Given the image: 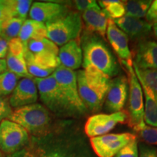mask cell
Listing matches in <instances>:
<instances>
[{
	"mask_svg": "<svg viewBox=\"0 0 157 157\" xmlns=\"http://www.w3.org/2000/svg\"><path fill=\"white\" fill-rule=\"evenodd\" d=\"M24 56L25 54H15L7 52L5 59L7 70L16 74L20 78H33L27 70Z\"/></svg>",
	"mask_w": 157,
	"mask_h": 157,
	"instance_id": "44dd1931",
	"label": "cell"
},
{
	"mask_svg": "<svg viewBox=\"0 0 157 157\" xmlns=\"http://www.w3.org/2000/svg\"><path fill=\"white\" fill-rule=\"evenodd\" d=\"M152 1L147 0H131L124 2L125 15L140 19L146 17Z\"/></svg>",
	"mask_w": 157,
	"mask_h": 157,
	"instance_id": "603a6c76",
	"label": "cell"
},
{
	"mask_svg": "<svg viewBox=\"0 0 157 157\" xmlns=\"http://www.w3.org/2000/svg\"><path fill=\"white\" fill-rule=\"evenodd\" d=\"M17 38L25 46L30 40L47 38V29L45 23L32 19H26L22 25Z\"/></svg>",
	"mask_w": 157,
	"mask_h": 157,
	"instance_id": "d6986e66",
	"label": "cell"
},
{
	"mask_svg": "<svg viewBox=\"0 0 157 157\" xmlns=\"http://www.w3.org/2000/svg\"><path fill=\"white\" fill-rule=\"evenodd\" d=\"M13 110L10 104L9 97H0V123L8 119Z\"/></svg>",
	"mask_w": 157,
	"mask_h": 157,
	"instance_id": "1f68e13d",
	"label": "cell"
},
{
	"mask_svg": "<svg viewBox=\"0 0 157 157\" xmlns=\"http://www.w3.org/2000/svg\"><path fill=\"white\" fill-rule=\"evenodd\" d=\"M139 157H157L156 150L146 145H140Z\"/></svg>",
	"mask_w": 157,
	"mask_h": 157,
	"instance_id": "e575fe53",
	"label": "cell"
},
{
	"mask_svg": "<svg viewBox=\"0 0 157 157\" xmlns=\"http://www.w3.org/2000/svg\"><path fill=\"white\" fill-rule=\"evenodd\" d=\"M52 154H53V157H67L65 156L64 154H60L59 152H52Z\"/></svg>",
	"mask_w": 157,
	"mask_h": 157,
	"instance_id": "f35d334b",
	"label": "cell"
},
{
	"mask_svg": "<svg viewBox=\"0 0 157 157\" xmlns=\"http://www.w3.org/2000/svg\"><path fill=\"white\" fill-rule=\"evenodd\" d=\"M25 20L12 17L6 20L0 29V36L7 42L11 39L17 38L22 25Z\"/></svg>",
	"mask_w": 157,
	"mask_h": 157,
	"instance_id": "d4e9b609",
	"label": "cell"
},
{
	"mask_svg": "<svg viewBox=\"0 0 157 157\" xmlns=\"http://www.w3.org/2000/svg\"><path fill=\"white\" fill-rule=\"evenodd\" d=\"M34 80L41 101L50 112L57 115L76 114L53 76L51 75L46 78H34Z\"/></svg>",
	"mask_w": 157,
	"mask_h": 157,
	"instance_id": "277c9868",
	"label": "cell"
},
{
	"mask_svg": "<svg viewBox=\"0 0 157 157\" xmlns=\"http://www.w3.org/2000/svg\"><path fill=\"white\" fill-rule=\"evenodd\" d=\"M20 77L6 70L0 74V97H8L16 87Z\"/></svg>",
	"mask_w": 157,
	"mask_h": 157,
	"instance_id": "4316f807",
	"label": "cell"
},
{
	"mask_svg": "<svg viewBox=\"0 0 157 157\" xmlns=\"http://www.w3.org/2000/svg\"><path fill=\"white\" fill-rule=\"evenodd\" d=\"M67 13L66 7L60 4L36 2L31 5L29 11L31 19L44 23L50 22Z\"/></svg>",
	"mask_w": 157,
	"mask_h": 157,
	"instance_id": "5bb4252c",
	"label": "cell"
},
{
	"mask_svg": "<svg viewBox=\"0 0 157 157\" xmlns=\"http://www.w3.org/2000/svg\"><path fill=\"white\" fill-rule=\"evenodd\" d=\"M76 73L78 94L84 105L92 112L98 111L105 102L110 77L90 66Z\"/></svg>",
	"mask_w": 157,
	"mask_h": 157,
	"instance_id": "6da1fadb",
	"label": "cell"
},
{
	"mask_svg": "<svg viewBox=\"0 0 157 157\" xmlns=\"http://www.w3.org/2000/svg\"><path fill=\"white\" fill-rule=\"evenodd\" d=\"M7 70V64L5 59H0V74Z\"/></svg>",
	"mask_w": 157,
	"mask_h": 157,
	"instance_id": "74e56055",
	"label": "cell"
},
{
	"mask_svg": "<svg viewBox=\"0 0 157 157\" xmlns=\"http://www.w3.org/2000/svg\"><path fill=\"white\" fill-rule=\"evenodd\" d=\"M81 47L83 68L93 66L110 78L117 75L119 67L117 60L101 39L96 36H84Z\"/></svg>",
	"mask_w": 157,
	"mask_h": 157,
	"instance_id": "7a4b0ae2",
	"label": "cell"
},
{
	"mask_svg": "<svg viewBox=\"0 0 157 157\" xmlns=\"http://www.w3.org/2000/svg\"><path fill=\"white\" fill-rule=\"evenodd\" d=\"M128 112L125 110L111 113H98L89 117L84 126L88 137H95L106 135L118 124L128 121Z\"/></svg>",
	"mask_w": 157,
	"mask_h": 157,
	"instance_id": "30bf717a",
	"label": "cell"
},
{
	"mask_svg": "<svg viewBox=\"0 0 157 157\" xmlns=\"http://www.w3.org/2000/svg\"><path fill=\"white\" fill-rule=\"evenodd\" d=\"M113 21L127 36L132 39L145 38L151 34L152 30V24L150 23L127 15Z\"/></svg>",
	"mask_w": 157,
	"mask_h": 157,
	"instance_id": "9a60e30c",
	"label": "cell"
},
{
	"mask_svg": "<svg viewBox=\"0 0 157 157\" xmlns=\"http://www.w3.org/2000/svg\"><path fill=\"white\" fill-rule=\"evenodd\" d=\"M146 17L149 22L153 23V24L157 23V0L152 2Z\"/></svg>",
	"mask_w": 157,
	"mask_h": 157,
	"instance_id": "836d02e7",
	"label": "cell"
},
{
	"mask_svg": "<svg viewBox=\"0 0 157 157\" xmlns=\"http://www.w3.org/2000/svg\"><path fill=\"white\" fill-rule=\"evenodd\" d=\"M52 76L61 88L76 114H84L87 109L78 94L76 72L60 65Z\"/></svg>",
	"mask_w": 157,
	"mask_h": 157,
	"instance_id": "ba28073f",
	"label": "cell"
},
{
	"mask_svg": "<svg viewBox=\"0 0 157 157\" xmlns=\"http://www.w3.org/2000/svg\"><path fill=\"white\" fill-rule=\"evenodd\" d=\"M138 78L142 87L144 103V121L149 126L157 127V97L142 80Z\"/></svg>",
	"mask_w": 157,
	"mask_h": 157,
	"instance_id": "ffe728a7",
	"label": "cell"
},
{
	"mask_svg": "<svg viewBox=\"0 0 157 157\" xmlns=\"http://www.w3.org/2000/svg\"><path fill=\"white\" fill-rule=\"evenodd\" d=\"M143 141L150 145L157 146V127L146 125L143 123L133 129Z\"/></svg>",
	"mask_w": 157,
	"mask_h": 157,
	"instance_id": "f1b7e54d",
	"label": "cell"
},
{
	"mask_svg": "<svg viewBox=\"0 0 157 157\" xmlns=\"http://www.w3.org/2000/svg\"><path fill=\"white\" fill-rule=\"evenodd\" d=\"M129 82L125 76L111 80L105 99V108L111 113L122 111L128 95Z\"/></svg>",
	"mask_w": 157,
	"mask_h": 157,
	"instance_id": "8fae6325",
	"label": "cell"
},
{
	"mask_svg": "<svg viewBox=\"0 0 157 157\" xmlns=\"http://www.w3.org/2000/svg\"><path fill=\"white\" fill-rule=\"evenodd\" d=\"M29 138V132L21 125L8 119L0 123V150L7 156L26 146Z\"/></svg>",
	"mask_w": 157,
	"mask_h": 157,
	"instance_id": "52a82bcc",
	"label": "cell"
},
{
	"mask_svg": "<svg viewBox=\"0 0 157 157\" xmlns=\"http://www.w3.org/2000/svg\"><path fill=\"white\" fill-rule=\"evenodd\" d=\"M10 18L6 8L5 0H0V29L6 20Z\"/></svg>",
	"mask_w": 157,
	"mask_h": 157,
	"instance_id": "d590c367",
	"label": "cell"
},
{
	"mask_svg": "<svg viewBox=\"0 0 157 157\" xmlns=\"http://www.w3.org/2000/svg\"><path fill=\"white\" fill-rule=\"evenodd\" d=\"M82 17L84 20L85 27L88 31L98 33L100 36L105 39L109 18L99 5H97L84 11Z\"/></svg>",
	"mask_w": 157,
	"mask_h": 157,
	"instance_id": "ac0fdd59",
	"label": "cell"
},
{
	"mask_svg": "<svg viewBox=\"0 0 157 157\" xmlns=\"http://www.w3.org/2000/svg\"><path fill=\"white\" fill-rule=\"evenodd\" d=\"M98 4L109 19L117 20L125 15L124 2L117 0H105L99 1Z\"/></svg>",
	"mask_w": 157,
	"mask_h": 157,
	"instance_id": "cb8c5ba5",
	"label": "cell"
},
{
	"mask_svg": "<svg viewBox=\"0 0 157 157\" xmlns=\"http://www.w3.org/2000/svg\"><path fill=\"white\" fill-rule=\"evenodd\" d=\"M136 139L132 133H112L90 138V144L98 157H114L127 144Z\"/></svg>",
	"mask_w": 157,
	"mask_h": 157,
	"instance_id": "9c48e42d",
	"label": "cell"
},
{
	"mask_svg": "<svg viewBox=\"0 0 157 157\" xmlns=\"http://www.w3.org/2000/svg\"><path fill=\"white\" fill-rule=\"evenodd\" d=\"M0 157H2V156H0Z\"/></svg>",
	"mask_w": 157,
	"mask_h": 157,
	"instance_id": "60d3db41",
	"label": "cell"
},
{
	"mask_svg": "<svg viewBox=\"0 0 157 157\" xmlns=\"http://www.w3.org/2000/svg\"><path fill=\"white\" fill-rule=\"evenodd\" d=\"M26 50L32 54L47 52L58 54L59 52L58 47L48 38L29 41L26 45Z\"/></svg>",
	"mask_w": 157,
	"mask_h": 157,
	"instance_id": "484cf974",
	"label": "cell"
},
{
	"mask_svg": "<svg viewBox=\"0 0 157 157\" xmlns=\"http://www.w3.org/2000/svg\"><path fill=\"white\" fill-rule=\"evenodd\" d=\"M58 58L60 66L73 71L78 69L83 62V53L78 39H74L60 47Z\"/></svg>",
	"mask_w": 157,
	"mask_h": 157,
	"instance_id": "2e32d148",
	"label": "cell"
},
{
	"mask_svg": "<svg viewBox=\"0 0 157 157\" xmlns=\"http://www.w3.org/2000/svg\"><path fill=\"white\" fill-rule=\"evenodd\" d=\"M38 89L34 78H22L9 96L12 108L17 109L36 103L38 100Z\"/></svg>",
	"mask_w": 157,
	"mask_h": 157,
	"instance_id": "7c38bea8",
	"label": "cell"
},
{
	"mask_svg": "<svg viewBox=\"0 0 157 157\" xmlns=\"http://www.w3.org/2000/svg\"><path fill=\"white\" fill-rule=\"evenodd\" d=\"M115 157H139V150L137 139L124 147Z\"/></svg>",
	"mask_w": 157,
	"mask_h": 157,
	"instance_id": "4dcf8cb0",
	"label": "cell"
},
{
	"mask_svg": "<svg viewBox=\"0 0 157 157\" xmlns=\"http://www.w3.org/2000/svg\"><path fill=\"white\" fill-rule=\"evenodd\" d=\"M74 4H75L76 9L82 11V13L98 5L97 2L94 0H76L74 2Z\"/></svg>",
	"mask_w": 157,
	"mask_h": 157,
	"instance_id": "d6a6232c",
	"label": "cell"
},
{
	"mask_svg": "<svg viewBox=\"0 0 157 157\" xmlns=\"http://www.w3.org/2000/svg\"><path fill=\"white\" fill-rule=\"evenodd\" d=\"M6 8L10 18L16 17L26 20L32 5L30 0H5Z\"/></svg>",
	"mask_w": 157,
	"mask_h": 157,
	"instance_id": "7402d4cb",
	"label": "cell"
},
{
	"mask_svg": "<svg viewBox=\"0 0 157 157\" xmlns=\"http://www.w3.org/2000/svg\"><path fill=\"white\" fill-rule=\"evenodd\" d=\"M128 73L129 84L128 123L132 129L145 123L143 92L133 68V62L121 61Z\"/></svg>",
	"mask_w": 157,
	"mask_h": 157,
	"instance_id": "8992f818",
	"label": "cell"
},
{
	"mask_svg": "<svg viewBox=\"0 0 157 157\" xmlns=\"http://www.w3.org/2000/svg\"><path fill=\"white\" fill-rule=\"evenodd\" d=\"M133 63L139 69H156L157 42L144 40L140 42Z\"/></svg>",
	"mask_w": 157,
	"mask_h": 157,
	"instance_id": "e0dca14e",
	"label": "cell"
},
{
	"mask_svg": "<svg viewBox=\"0 0 157 157\" xmlns=\"http://www.w3.org/2000/svg\"><path fill=\"white\" fill-rule=\"evenodd\" d=\"M47 38L57 46L62 47L77 39L82 30V16L78 12H70L54 21L45 23Z\"/></svg>",
	"mask_w": 157,
	"mask_h": 157,
	"instance_id": "5b68a950",
	"label": "cell"
},
{
	"mask_svg": "<svg viewBox=\"0 0 157 157\" xmlns=\"http://www.w3.org/2000/svg\"><path fill=\"white\" fill-rule=\"evenodd\" d=\"M8 51V42L0 36V59H5Z\"/></svg>",
	"mask_w": 157,
	"mask_h": 157,
	"instance_id": "8d00e7d4",
	"label": "cell"
},
{
	"mask_svg": "<svg viewBox=\"0 0 157 157\" xmlns=\"http://www.w3.org/2000/svg\"><path fill=\"white\" fill-rule=\"evenodd\" d=\"M7 119L21 125L29 133L34 135L45 134L52 121L50 111L44 105L37 103L13 109Z\"/></svg>",
	"mask_w": 157,
	"mask_h": 157,
	"instance_id": "3957f363",
	"label": "cell"
},
{
	"mask_svg": "<svg viewBox=\"0 0 157 157\" xmlns=\"http://www.w3.org/2000/svg\"><path fill=\"white\" fill-rule=\"evenodd\" d=\"M7 157H53L52 153H48L44 149L34 146H26L15 154Z\"/></svg>",
	"mask_w": 157,
	"mask_h": 157,
	"instance_id": "f546056e",
	"label": "cell"
},
{
	"mask_svg": "<svg viewBox=\"0 0 157 157\" xmlns=\"http://www.w3.org/2000/svg\"><path fill=\"white\" fill-rule=\"evenodd\" d=\"M152 28L154 29V33L155 36L157 37V23H154V24L152 25Z\"/></svg>",
	"mask_w": 157,
	"mask_h": 157,
	"instance_id": "ab89813d",
	"label": "cell"
},
{
	"mask_svg": "<svg viewBox=\"0 0 157 157\" xmlns=\"http://www.w3.org/2000/svg\"><path fill=\"white\" fill-rule=\"evenodd\" d=\"M135 72L137 78L142 80L146 85L157 97V68L156 69H139L133 63Z\"/></svg>",
	"mask_w": 157,
	"mask_h": 157,
	"instance_id": "83f0119b",
	"label": "cell"
},
{
	"mask_svg": "<svg viewBox=\"0 0 157 157\" xmlns=\"http://www.w3.org/2000/svg\"><path fill=\"white\" fill-rule=\"evenodd\" d=\"M107 39L113 50L121 59V61L133 62L132 53L129 48V39L126 34L123 32L113 20L109 19L106 30Z\"/></svg>",
	"mask_w": 157,
	"mask_h": 157,
	"instance_id": "4fadbf2b",
	"label": "cell"
}]
</instances>
